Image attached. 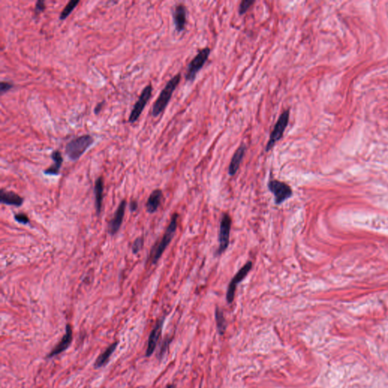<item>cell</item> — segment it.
Here are the masks:
<instances>
[{
  "mask_svg": "<svg viewBox=\"0 0 388 388\" xmlns=\"http://www.w3.org/2000/svg\"><path fill=\"white\" fill-rule=\"evenodd\" d=\"M181 78H182V75L181 74H178L166 83L165 87L162 90L160 96L153 104V109H152L153 116L157 117L165 109L170 100H171V96L181 82Z\"/></svg>",
  "mask_w": 388,
  "mask_h": 388,
  "instance_id": "obj_1",
  "label": "cell"
},
{
  "mask_svg": "<svg viewBox=\"0 0 388 388\" xmlns=\"http://www.w3.org/2000/svg\"><path fill=\"white\" fill-rule=\"evenodd\" d=\"M178 217H179L178 214L175 213L172 215L171 222H170L161 241L153 247V250L151 251L150 259L153 264H156L160 260L162 255L163 254L164 251L165 250L168 244L171 243V240L175 236V233L176 231L177 227H178Z\"/></svg>",
  "mask_w": 388,
  "mask_h": 388,
  "instance_id": "obj_2",
  "label": "cell"
},
{
  "mask_svg": "<svg viewBox=\"0 0 388 388\" xmlns=\"http://www.w3.org/2000/svg\"><path fill=\"white\" fill-rule=\"evenodd\" d=\"M93 142L94 139L89 134L74 138L67 143L65 153L71 161H76L91 146Z\"/></svg>",
  "mask_w": 388,
  "mask_h": 388,
  "instance_id": "obj_3",
  "label": "cell"
},
{
  "mask_svg": "<svg viewBox=\"0 0 388 388\" xmlns=\"http://www.w3.org/2000/svg\"><path fill=\"white\" fill-rule=\"evenodd\" d=\"M289 119H290V110L289 109L284 111L281 114L273 131H271L268 142L267 143L266 147H265L266 152L271 150L275 146V143L282 139L284 133L286 130V126L288 124Z\"/></svg>",
  "mask_w": 388,
  "mask_h": 388,
  "instance_id": "obj_4",
  "label": "cell"
},
{
  "mask_svg": "<svg viewBox=\"0 0 388 388\" xmlns=\"http://www.w3.org/2000/svg\"><path fill=\"white\" fill-rule=\"evenodd\" d=\"M268 190L275 197L276 205H281L293 196V190L288 184L278 180H271L268 183Z\"/></svg>",
  "mask_w": 388,
  "mask_h": 388,
  "instance_id": "obj_5",
  "label": "cell"
},
{
  "mask_svg": "<svg viewBox=\"0 0 388 388\" xmlns=\"http://www.w3.org/2000/svg\"><path fill=\"white\" fill-rule=\"evenodd\" d=\"M210 53L211 49L209 47L204 48L200 50L197 56L190 61L186 75V80L187 82L194 81L197 73L202 69L204 64L206 62Z\"/></svg>",
  "mask_w": 388,
  "mask_h": 388,
  "instance_id": "obj_6",
  "label": "cell"
},
{
  "mask_svg": "<svg viewBox=\"0 0 388 388\" xmlns=\"http://www.w3.org/2000/svg\"><path fill=\"white\" fill-rule=\"evenodd\" d=\"M231 224H232V220H231V216L227 213L223 214L222 219H221L220 227H219V246L217 252L218 256H221L222 253L225 252L226 249L228 247Z\"/></svg>",
  "mask_w": 388,
  "mask_h": 388,
  "instance_id": "obj_7",
  "label": "cell"
},
{
  "mask_svg": "<svg viewBox=\"0 0 388 388\" xmlns=\"http://www.w3.org/2000/svg\"><path fill=\"white\" fill-rule=\"evenodd\" d=\"M252 267H253V263L250 261L247 262L231 280L227 286V294H226V300L228 304H232L238 284L241 283L243 280L247 276L249 271L252 269Z\"/></svg>",
  "mask_w": 388,
  "mask_h": 388,
  "instance_id": "obj_8",
  "label": "cell"
},
{
  "mask_svg": "<svg viewBox=\"0 0 388 388\" xmlns=\"http://www.w3.org/2000/svg\"><path fill=\"white\" fill-rule=\"evenodd\" d=\"M152 92H153V87L151 84L146 86L141 92V96H140L138 101L136 102L135 105H134V108L131 111V115L129 116L128 122L130 123H134L139 119L141 113L147 104L148 101L150 100Z\"/></svg>",
  "mask_w": 388,
  "mask_h": 388,
  "instance_id": "obj_9",
  "label": "cell"
},
{
  "mask_svg": "<svg viewBox=\"0 0 388 388\" xmlns=\"http://www.w3.org/2000/svg\"><path fill=\"white\" fill-rule=\"evenodd\" d=\"M72 341H73L72 327H71V325L68 324L66 325L65 333L61 341L59 342L58 344H56V346L49 352V354L46 356V359H52V358L62 353L64 351L66 350L69 347Z\"/></svg>",
  "mask_w": 388,
  "mask_h": 388,
  "instance_id": "obj_10",
  "label": "cell"
},
{
  "mask_svg": "<svg viewBox=\"0 0 388 388\" xmlns=\"http://www.w3.org/2000/svg\"><path fill=\"white\" fill-rule=\"evenodd\" d=\"M163 324H164V319H160L156 322V326L151 331L149 339H148L147 347H146V357H150L154 353L155 349L157 346L158 341L161 337Z\"/></svg>",
  "mask_w": 388,
  "mask_h": 388,
  "instance_id": "obj_11",
  "label": "cell"
},
{
  "mask_svg": "<svg viewBox=\"0 0 388 388\" xmlns=\"http://www.w3.org/2000/svg\"><path fill=\"white\" fill-rule=\"evenodd\" d=\"M126 202L124 200L121 202L120 205L118 207L113 219L111 220L109 224V232L111 235H115L119 231L122 222L124 219V212H125Z\"/></svg>",
  "mask_w": 388,
  "mask_h": 388,
  "instance_id": "obj_12",
  "label": "cell"
},
{
  "mask_svg": "<svg viewBox=\"0 0 388 388\" xmlns=\"http://www.w3.org/2000/svg\"><path fill=\"white\" fill-rule=\"evenodd\" d=\"M186 14L187 11L184 5L178 4L176 5L173 12V20L175 29L178 32H182L186 27Z\"/></svg>",
  "mask_w": 388,
  "mask_h": 388,
  "instance_id": "obj_13",
  "label": "cell"
},
{
  "mask_svg": "<svg viewBox=\"0 0 388 388\" xmlns=\"http://www.w3.org/2000/svg\"><path fill=\"white\" fill-rule=\"evenodd\" d=\"M246 149V147L245 145H241V146H239L238 149L236 150L234 156H233L232 159H231V163H230V164H229V175L234 176V175H235L236 173L238 172V169H239L240 168V165H241V163H242L243 159H244V156H245Z\"/></svg>",
  "mask_w": 388,
  "mask_h": 388,
  "instance_id": "obj_14",
  "label": "cell"
},
{
  "mask_svg": "<svg viewBox=\"0 0 388 388\" xmlns=\"http://www.w3.org/2000/svg\"><path fill=\"white\" fill-rule=\"evenodd\" d=\"M0 201L6 205L20 206L24 203V199L12 191H5L1 190L0 192Z\"/></svg>",
  "mask_w": 388,
  "mask_h": 388,
  "instance_id": "obj_15",
  "label": "cell"
},
{
  "mask_svg": "<svg viewBox=\"0 0 388 388\" xmlns=\"http://www.w3.org/2000/svg\"><path fill=\"white\" fill-rule=\"evenodd\" d=\"M118 345H119V342H118V341H116V342H114L113 344L109 345V346L106 348V349L104 350L103 352L97 357V359H96L95 363H94V368H100L102 367V366H105V365L108 363V361H109V359H110L112 355L113 354L115 350H116Z\"/></svg>",
  "mask_w": 388,
  "mask_h": 388,
  "instance_id": "obj_16",
  "label": "cell"
},
{
  "mask_svg": "<svg viewBox=\"0 0 388 388\" xmlns=\"http://www.w3.org/2000/svg\"><path fill=\"white\" fill-rule=\"evenodd\" d=\"M163 192L161 190H155L151 193L146 204V210L149 213H154L157 211L161 204Z\"/></svg>",
  "mask_w": 388,
  "mask_h": 388,
  "instance_id": "obj_17",
  "label": "cell"
},
{
  "mask_svg": "<svg viewBox=\"0 0 388 388\" xmlns=\"http://www.w3.org/2000/svg\"><path fill=\"white\" fill-rule=\"evenodd\" d=\"M52 160L54 163L52 164L47 169L45 170L44 173L49 175H57L60 173V170L61 168V164L63 163V158L61 156L60 151H53L51 155Z\"/></svg>",
  "mask_w": 388,
  "mask_h": 388,
  "instance_id": "obj_18",
  "label": "cell"
},
{
  "mask_svg": "<svg viewBox=\"0 0 388 388\" xmlns=\"http://www.w3.org/2000/svg\"><path fill=\"white\" fill-rule=\"evenodd\" d=\"M103 180L100 177L96 181L95 188H94V193H95V204L97 214H100L102 209V199H103Z\"/></svg>",
  "mask_w": 388,
  "mask_h": 388,
  "instance_id": "obj_19",
  "label": "cell"
},
{
  "mask_svg": "<svg viewBox=\"0 0 388 388\" xmlns=\"http://www.w3.org/2000/svg\"><path fill=\"white\" fill-rule=\"evenodd\" d=\"M215 321L217 325L218 330L221 334H223L227 328V323L225 319L224 314L219 307L215 309Z\"/></svg>",
  "mask_w": 388,
  "mask_h": 388,
  "instance_id": "obj_20",
  "label": "cell"
},
{
  "mask_svg": "<svg viewBox=\"0 0 388 388\" xmlns=\"http://www.w3.org/2000/svg\"><path fill=\"white\" fill-rule=\"evenodd\" d=\"M78 3H79L78 0H71V1H69V2L65 5L62 12L60 14V20H64V19H67V17L69 16L70 14L75 9V7L77 6Z\"/></svg>",
  "mask_w": 388,
  "mask_h": 388,
  "instance_id": "obj_21",
  "label": "cell"
},
{
  "mask_svg": "<svg viewBox=\"0 0 388 388\" xmlns=\"http://www.w3.org/2000/svg\"><path fill=\"white\" fill-rule=\"evenodd\" d=\"M255 1L253 0H244L241 2V5L239 7V14L241 16H243L244 14L246 13L251 6L255 3Z\"/></svg>",
  "mask_w": 388,
  "mask_h": 388,
  "instance_id": "obj_22",
  "label": "cell"
},
{
  "mask_svg": "<svg viewBox=\"0 0 388 388\" xmlns=\"http://www.w3.org/2000/svg\"><path fill=\"white\" fill-rule=\"evenodd\" d=\"M143 245V240L142 238H138L134 241L133 244L132 251L134 254L138 253L141 249H142Z\"/></svg>",
  "mask_w": 388,
  "mask_h": 388,
  "instance_id": "obj_23",
  "label": "cell"
},
{
  "mask_svg": "<svg viewBox=\"0 0 388 388\" xmlns=\"http://www.w3.org/2000/svg\"><path fill=\"white\" fill-rule=\"evenodd\" d=\"M15 219H16L19 223H20V224L26 225L29 223V219H28L27 215H24V214H16V215H15Z\"/></svg>",
  "mask_w": 388,
  "mask_h": 388,
  "instance_id": "obj_24",
  "label": "cell"
},
{
  "mask_svg": "<svg viewBox=\"0 0 388 388\" xmlns=\"http://www.w3.org/2000/svg\"><path fill=\"white\" fill-rule=\"evenodd\" d=\"M13 87V85L9 82H2L0 83V93L1 94L6 93Z\"/></svg>",
  "mask_w": 388,
  "mask_h": 388,
  "instance_id": "obj_25",
  "label": "cell"
},
{
  "mask_svg": "<svg viewBox=\"0 0 388 388\" xmlns=\"http://www.w3.org/2000/svg\"><path fill=\"white\" fill-rule=\"evenodd\" d=\"M46 9V5H45V2L43 1H38L37 3H36L35 5V13L38 15V14L41 13V12H43Z\"/></svg>",
  "mask_w": 388,
  "mask_h": 388,
  "instance_id": "obj_26",
  "label": "cell"
},
{
  "mask_svg": "<svg viewBox=\"0 0 388 388\" xmlns=\"http://www.w3.org/2000/svg\"><path fill=\"white\" fill-rule=\"evenodd\" d=\"M103 104V102H101L96 105L95 109H94V113H95L96 115H98V114L100 113V111L102 110Z\"/></svg>",
  "mask_w": 388,
  "mask_h": 388,
  "instance_id": "obj_27",
  "label": "cell"
},
{
  "mask_svg": "<svg viewBox=\"0 0 388 388\" xmlns=\"http://www.w3.org/2000/svg\"><path fill=\"white\" fill-rule=\"evenodd\" d=\"M138 204L136 201H132L130 204V209L131 211H136L138 209Z\"/></svg>",
  "mask_w": 388,
  "mask_h": 388,
  "instance_id": "obj_28",
  "label": "cell"
},
{
  "mask_svg": "<svg viewBox=\"0 0 388 388\" xmlns=\"http://www.w3.org/2000/svg\"><path fill=\"white\" fill-rule=\"evenodd\" d=\"M165 388H175V386L174 385H169L166 387Z\"/></svg>",
  "mask_w": 388,
  "mask_h": 388,
  "instance_id": "obj_29",
  "label": "cell"
}]
</instances>
